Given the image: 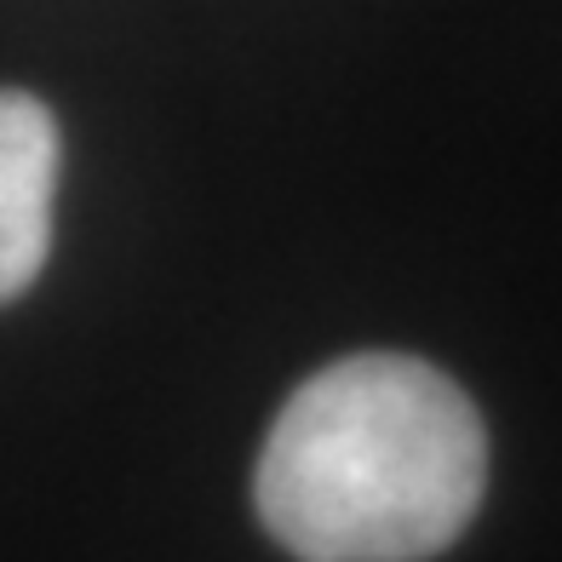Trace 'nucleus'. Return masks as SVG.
Masks as SVG:
<instances>
[{
	"label": "nucleus",
	"mask_w": 562,
	"mask_h": 562,
	"mask_svg": "<svg viewBox=\"0 0 562 562\" xmlns=\"http://www.w3.org/2000/svg\"><path fill=\"white\" fill-rule=\"evenodd\" d=\"M488 430L442 368L368 350L311 373L276 414L252 505L299 562H425L471 528Z\"/></svg>",
	"instance_id": "obj_1"
},
{
	"label": "nucleus",
	"mask_w": 562,
	"mask_h": 562,
	"mask_svg": "<svg viewBox=\"0 0 562 562\" xmlns=\"http://www.w3.org/2000/svg\"><path fill=\"white\" fill-rule=\"evenodd\" d=\"M58 121L30 92H0V304L35 288L53 252Z\"/></svg>",
	"instance_id": "obj_2"
}]
</instances>
